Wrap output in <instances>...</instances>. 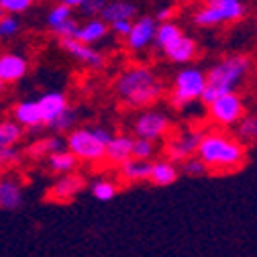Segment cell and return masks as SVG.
<instances>
[{
    "label": "cell",
    "mask_w": 257,
    "mask_h": 257,
    "mask_svg": "<svg viewBox=\"0 0 257 257\" xmlns=\"http://www.w3.org/2000/svg\"><path fill=\"white\" fill-rule=\"evenodd\" d=\"M116 94L126 104L143 108L153 104L162 96V82L149 68L137 66L120 74L116 80Z\"/></svg>",
    "instance_id": "6da1fadb"
},
{
    "label": "cell",
    "mask_w": 257,
    "mask_h": 257,
    "mask_svg": "<svg viewBox=\"0 0 257 257\" xmlns=\"http://www.w3.org/2000/svg\"><path fill=\"white\" fill-rule=\"evenodd\" d=\"M247 72H249V59L245 55H229L220 59L206 74V86L200 100L208 104L220 94L235 92V88L243 82Z\"/></svg>",
    "instance_id": "7a4b0ae2"
},
{
    "label": "cell",
    "mask_w": 257,
    "mask_h": 257,
    "mask_svg": "<svg viewBox=\"0 0 257 257\" xmlns=\"http://www.w3.org/2000/svg\"><path fill=\"white\" fill-rule=\"evenodd\" d=\"M196 153L208 170H235L245 162V147L233 137L220 133L202 135Z\"/></svg>",
    "instance_id": "3957f363"
},
{
    "label": "cell",
    "mask_w": 257,
    "mask_h": 257,
    "mask_svg": "<svg viewBox=\"0 0 257 257\" xmlns=\"http://www.w3.org/2000/svg\"><path fill=\"white\" fill-rule=\"evenodd\" d=\"M206 86V74L200 68H184L176 74L172 86V104L182 108L194 100H200V96Z\"/></svg>",
    "instance_id": "277c9868"
},
{
    "label": "cell",
    "mask_w": 257,
    "mask_h": 257,
    "mask_svg": "<svg viewBox=\"0 0 257 257\" xmlns=\"http://www.w3.org/2000/svg\"><path fill=\"white\" fill-rule=\"evenodd\" d=\"M243 0H206V5L196 11L194 23L200 27H216L222 23H235L243 19Z\"/></svg>",
    "instance_id": "5b68a950"
},
{
    "label": "cell",
    "mask_w": 257,
    "mask_h": 257,
    "mask_svg": "<svg viewBox=\"0 0 257 257\" xmlns=\"http://www.w3.org/2000/svg\"><path fill=\"white\" fill-rule=\"evenodd\" d=\"M66 143H68V151H72L80 162L98 164L104 159L106 145H102L98 139H96L92 128H76V131L70 133Z\"/></svg>",
    "instance_id": "8992f818"
},
{
    "label": "cell",
    "mask_w": 257,
    "mask_h": 257,
    "mask_svg": "<svg viewBox=\"0 0 257 257\" xmlns=\"http://www.w3.org/2000/svg\"><path fill=\"white\" fill-rule=\"evenodd\" d=\"M208 112L214 122H218L222 126H231L243 118L245 104L237 92H227V94L216 96L212 102H208Z\"/></svg>",
    "instance_id": "52a82bcc"
},
{
    "label": "cell",
    "mask_w": 257,
    "mask_h": 257,
    "mask_svg": "<svg viewBox=\"0 0 257 257\" xmlns=\"http://www.w3.org/2000/svg\"><path fill=\"white\" fill-rule=\"evenodd\" d=\"M170 126V120L166 114L157 112V110H145L141 112L137 118H135V124H133V131L137 137L141 139H147V141H159Z\"/></svg>",
    "instance_id": "ba28073f"
},
{
    "label": "cell",
    "mask_w": 257,
    "mask_h": 257,
    "mask_svg": "<svg viewBox=\"0 0 257 257\" xmlns=\"http://www.w3.org/2000/svg\"><path fill=\"white\" fill-rule=\"evenodd\" d=\"M155 29H157V19H155V17H149V15L139 17L137 21H133L131 31H128L126 37H124L126 47L133 49V51H143V49H147V47L153 43Z\"/></svg>",
    "instance_id": "9c48e42d"
},
{
    "label": "cell",
    "mask_w": 257,
    "mask_h": 257,
    "mask_svg": "<svg viewBox=\"0 0 257 257\" xmlns=\"http://www.w3.org/2000/svg\"><path fill=\"white\" fill-rule=\"evenodd\" d=\"M59 45L66 49L70 55H74L78 61L86 63V66H92V68H100L104 63V57L100 51H96L94 47L78 41L76 37H59Z\"/></svg>",
    "instance_id": "30bf717a"
},
{
    "label": "cell",
    "mask_w": 257,
    "mask_h": 257,
    "mask_svg": "<svg viewBox=\"0 0 257 257\" xmlns=\"http://www.w3.org/2000/svg\"><path fill=\"white\" fill-rule=\"evenodd\" d=\"M200 139H202V133H184L180 137L170 139V143L166 145L168 159H172V162H184L186 157L196 153Z\"/></svg>",
    "instance_id": "8fae6325"
},
{
    "label": "cell",
    "mask_w": 257,
    "mask_h": 257,
    "mask_svg": "<svg viewBox=\"0 0 257 257\" xmlns=\"http://www.w3.org/2000/svg\"><path fill=\"white\" fill-rule=\"evenodd\" d=\"M162 51H164V55H166L170 61H174V63H188V61H192V59L196 57L198 47H196V41H194V39L186 37V35L182 33V35L176 37L172 43H168Z\"/></svg>",
    "instance_id": "7c38bea8"
},
{
    "label": "cell",
    "mask_w": 257,
    "mask_h": 257,
    "mask_svg": "<svg viewBox=\"0 0 257 257\" xmlns=\"http://www.w3.org/2000/svg\"><path fill=\"white\" fill-rule=\"evenodd\" d=\"M27 74V59L17 53H5L0 55V80L5 84L19 82Z\"/></svg>",
    "instance_id": "4fadbf2b"
},
{
    "label": "cell",
    "mask_w": 257,
    "mask_h": 257,
    "mask_svg": "<svg viewBox=\"0 0 257 257\" xmlns=\"http://www.w3.org/2000/svg\"><path fill=\"white\" fill-rule=\"evenodd\" d=\"M133 139L131 137H126V135H120V137H112L110 143L106 145L104 149V157L108 159L110 164H124L126 159H131L133 157Z\"/></svg>",
    "instance_id": "5bb4252c"
},
{
    "label": "cell",
    "mask_w": 257,
    "mask_h": 257,
    "mask_svg": "<svg viewBox=\"0 0 257 257\" xmlns=\"http://www.w3.org/2000/svg\"><path fill=\"white\" fill-rule=\"evenodd\" d=\"M137 13H139V9L131 0H112V3H106V7L102 9L100 15H102V21H106L110 25V23L122 21V19L133 21V17Z\"/></svg>",
    "instance_id": "9a60e30c"
},
{
    "label": "cell",
    "mask_w": 257,
    "mask_h": 257,
    "mask_svg": "<svg viewBox=\"0 0 257 257\" xmlns=\"http://www.w3.org/2000/svg\"><path fill=\"white\" fill-rule=\"evenodd\" d=\"M15 118H17V122H19L21 126H29V128H37V126L45 124L37 100H25V102L17 104V108H15Z\"/></svg>",
    "instance_id": "2e32d148"
},
{
    "label": "cell",
    "mask_w": 257,
    "mask_h": 257,
    "mask_svg": "<svg viewBox=\"0 0 257 257\" xmlns=\"http://www.w3.org/2000/svg\"><path fill=\"white\" fill-rule=\"evenodd\" d=\"M84 188V180L78 176H63L61 180H57L53 184V188L49 190V196L53 200H72L78 192Z\"/></svg>",
    "instance_id": "e0dca14e"
},
{
    "label": "cell",
    "mask_w": 257,
    "mask_h": 257,
    "mask_svg": "<svg viewBox=\"0 0 257 257\" xmlns=\"http://www.w3.org/2000/svg\"><path fill=\"white\" fill-rule=\"evenodd\" d=\"M23 204V190L15 180L3 178L0 180V208L17 210Z\"/></svg>",
    "instance_id": "ac0fdd59"
},
{
    "label": "cell",
    "mask_w": 257,
    "mask_h": 257,
    "mask_svg": "<svg viewBox=\"0 0 257 257\" xmlns=\"http://www.w3.org/2000/svg\"><path fill=\"white\" fill-rule=\"evenodd\" d=\"M178 176H180V172L174 166V162H157V164H151V170H149L147 180L153 186L164 188V186H172L178 180Z\"/></svg>",
    "instance_id": "d6986e66"
},
{
    "label": "cell",
    "mask_w": 257,
    "mask_h": 257,
    "mask_svg": "<svg viewBox=\"0 0 257 257\" xmlns=\"http://www.w3.org/2000/svg\"><path fill=\"white\" fill-rule=\"evenodd\" d=\"M106 33H108V23L106 21H102V19H90L86 25L78 27L76 39L86 43V45H92L96 41H100Z\"/></svg>",
    "instance_id": "ffe728a7"
},
{
    "label": "cell",
    "mask_w": 257,
    "mask_h": 257,
    "mask_svg": "<svg viewBox=\"0 0 257 257\" xmlns=\"http://www.w3.org/2000/svg\"><path fill=\"white\" fill-rule=\"evenodd\" d=\"M37 102H39V108H41V114H43V122L45 124H49L63 108L68 106L66 96H63L61 92H49V94L41 96Z\"/></svg>",
    "instance_id": "44dd1931"
},
{
    "label": "cell",
    "mask_w": 257,
    "mask_h": 257,
    "mask_svg": "<svg viewBox=\"0 0 257 257\" xmlns=\"http://www.w3.org/2000/svg\"><path fill=\"white\" fill-rule=\"evenodd\" d=\"M118 168H120L122 180H126V182H141V180H147L149 170H151V164L145 162V159L131 157V159H126L124 164H120Z\"/></svg>",
    "instance_id": "7402d4cb"
},
{
    "label": "cell",
    "mask_w": 257,
    "mask_h": 257,
    "mask_svg": "<svg viewBox=\"0 0 257 257\" xmlns=\"http://www.w3.org/2000/svg\"><path fill=\"white\" fill-rule=\"evenodd\" d=\"M182 35V29L174 23V21H159L157 29H155V37H153V45L157 49H164L168 43H172L176 37Z\"/></svg>",
    "instance_id": "603a6c76"
},
{
    "label": "cell",
    "mask_w": 257,
    "mask_h": 257,
    "mask_svg": "<svg viewBox=\"0 0 257 257\" xmlns=\"http://www.w3.org/2000/svg\"><path fill=\"white\" fill-rule=\"evenodd\" d=\"M76 164H78V159H76V155L72 151L59 149V151L49 153V168L53 172H57V174H70L76 168Z\"/></svg>",
    "instance_id": "cb8c5ba5"
},
{
    "label": "cell",
    "mask_w": 257,
    "mask_h": 257,
    "mask_svg": "<svg viewBox=\"0 0 257 257\" xmlns=\"http://www.w3.org/2000/svg\"><path fill=\"white\" fill-rule=\"evenodd\" d=\"M23 135V126L17 120L0 122V147H15Z\"/></svg>",
    "instance_id": "d4e9b609"
},
{
    "label": "cell",
    "mask_w": 257,
    "mask_h": 257,
    "mask_svg": "<svg viewBox=\"0 0 257 257\" xmlns=\"http://www.w3.org/2000/svg\"><path fill=\"white\" fill-rule=\"evenodd\" d=\"M76 110L74 108H70V106H66V108H63L47 126L51 128V131H68V128H72L74 124H76Z\"/></svg>",
    "instance_id": "484cf974"
},
{
    "label": "cell",
    "mask_w": 257,
    "mask_h": 257,
    "mask_svg": "<svg viewBox=\"0 0 257 257\" xmlns=\"http://www.w3.org/2000/svg\"><path fill=\"white\" fill-rule=\"evenodd\" d=\"M92 196L100 202H108L116 196V186L112 182H106V180H98L92 184Z\"/></svg>",
    "instance_id": "4316f807"
},
{
    "label": "cell",
    "mask_w": 257,
    "mask_h": 257,
    "mask_svg": "<svg viewBox=\"0 0 257 257\" xmlns=\"http://www.w3.org/2000/svg\"><path fill=\"white\" fill-rule=\"evenodd\" d=\"M239 137L245 143H257V114H249L241 120Z\"/></svg>",
    "instance_id": "83f0119b"
},
{
    "label": "cell",
    "mask_w": 257,
    "mask_h": 257,
    "mask_svg": "<svg viewBox=\"0 0 257 257\" xmlns=\"http://www.w3.org/2000/svg\"><path fill=\"white\" fill-rule=\"evenodd\" d=\"M182 170H184V174L186 176H194V178H198V176H204L206 172H208V166L202 162L200 157H186L184 162H182Z\"/></svg>",
    "instance_id": "f1b7e54d"
},
{
    "label": "cell",
    "mask_w": 257,
    "mask_h": 257,
    "mask_svg": "<svg viewBox=\"0 0 257 257\" xmlns=\"http://www.w3.org/2000/svg\"><path fill=\"white\" fill-rule=\"evenodd\" d=\"M70 17H72V9L61 3V5H57V7H53V9L49 11V15H47V25L53 29V27H57L59 23H63V21L70 19Z\"/></svg>",
    "instance_id": "f546056e"
},
{
    "label": "cell",
    "mask_w": 257,
    "mask_h": 257,
    "mask_svg": "<svg viewBox=\"0 0 257 257\" xmlns=\"http://www.w3.org/2000/svg\"><path fill=\"white\" fill-rule=\"evenodd\" d=\"M131 153L135 159H145L147 162V159H151V155H153V143L137 137V139H133V151Z\"/></svg>",
    "instance_id": "4dcf8cb0"
},
{
    "label": "cell",
    "mask_w": 257,
    "mask_h": 257,
    "mask_svg": "<svg viewBox=\"0 0 257 257\" xmlns=\"http://www.w3.org/2000/svg\"><path fill=\"white\" fill-rule=\"evenodd\" d=\"M78 21H74L72 17L70 19H66L63 23H59L57 27H53L51 31L57 35V37H76V33H78Z\"/></svg>",
    "instance_id": "1f68e13d"
},
{
    "label": "cell",
    "mask_w": 257,
    "mask_h": 257,
    "mask_svg": "<svg viewBox=\"0 0 257 257\" xmlns=\"http://www.w3.org/2000/svg\"><path fill=\"white\" fill-rule=\"evenodd\" d=\"M17 29H19V21L13 15H3L0 17V39L15 35Z\"/></svg>",
    "instance_id": "d6a6232c"
},
{
    "label": "cell",
    "mask_w": 257,
    "mask_h": 257,
    "mask_svg": "<svg viewBox=\"0 0 257 257\" xmlns=\"http://www.w3.org/2000/svg\"><path fill=\"white\" fill-rule=\"evenodd\" d=\"M106 3H108V0H84V3L80 5V9H82V13L86 17H94V15H100L102 13V9L106 7Z\"/></svg>",
    "instance_id": "836d02e7"
},
{
    "label": "cell",
    "mask_w": 257,
    "mask_h": 257,
    "mask_svg": "<svg viewBox=\"0 0 257 257\" xmlns=\"http://www.w3.org/2000/svg\"><path fill=\"white\" fill-rule=\"evenodd\" d=\"M33 0H0V9L7 13H23L31 7Z\"/></svg>",
    "instance_id": "e575fe53"
},
{
    "label": "cell",
    "mask_w": 257,
    "mask_h": 257,
    "mask_svg": "<svg viewBox=\"0 0 257 257\" xmlns=\"http://www.w3.org/2000/svg\"><path fill=\"white\" fill-rule=\"evenodd\" d=\"M19 157H21V155H19V151H17L15 147H0V170L17 164Z\"/></svg>",
    "instance_id": "d590c367"
},
{
    "label": "cell",
    "mask_w": 257,
    "mask_h": 257,
    "mask_svg": "<svg viewBox=\"0 0 257 257\" xmlns=\"http://www.w3.org/2000/svg\"><path fill=\"white\" fill-rule=\"evenodd\" d=\"M59 149H63V141L61 139H55V137H51V139H45V141H39V145L35 147V153H53V151H59Z\"/></svg>",
    "instance_id": "8d00e7d4"
},
{
    "label": "cell",
    "mask_w": 257,
    "mask_h": 257,
    "mask_svg": "<svg viewBox=\"0 0 257 257\" xmlns=\"http://www.w3.org/2000/svg\"><path fill=\"white\" fill-rule=\"evenodd\" d=\"M131 25H133V21H128V19H122V21H114V23H110V31L114 35H118V37H126V33L131 31Z\"/></svg>",
    "instance_id": "74e56055"
},
{
    "label": "cell",
    "mask_w": 257,
    "mask_h": 257,
    "mask_svg": "<svg viewBox=\"0 0 257 257\" xmlns=\"http://www.w3.org/2000/svg\"><path fill=\"white\" fill-rule=\"evenodd\" d=\"M92 133L96 135V139H98L102 145H108V143H110V139L114 137V135L108 131V128H104V126H94V128H92Z\"/></svg>",
    "instance_id": "f35d334b"
},
{
    "label": "cell",
    "mask_w": 257,
    "mask_h": 257,
    "mask_svg": "<svg viewBox=\"0 0 257 257\" xmlns=\"http://www.w3.org/2000/svg\"><path fill=\"white\" fill-rule=\"evenodd\" d=\"M170 17H172V9H162V11L157 13V19L159 21H168Z\"/></svg>",
    "instance_id": "ab89813d"
},
{
    "label": "cell",
    "mask_w": 257,
    "mask_h": 257,
    "mask_svg": "<svg viewBox=\"0 0 257 257\" xmlns=\"http://www.w3.org/2000/svg\"><path fill=\"white\" fill-rule=\"evenodd\" d=\"M66 7H70V9H80V5L84 3V0H61Z\"/></svg>",
    "instance_id": "60d3db41"
},
{
    "label": "cell",
    "mask_w": 257,
    "mask_h": 257,
    "mask_svg": "<svg viewBox=\"0 0 257 257\" xmlns=\"http://www.w3.org/2000/svg\"><path fill=\"white\" fill-rule=\"evenodd\" d=\"M3 88H5V82H3V80H0V92H3Z\"/></svg>",
    "instance_id": "b9f144b4"
},
{
    "label": "cell",
    "mask_w": 257,
    "mask_h": 257,
    "mask_svg": "<svg viewBox=\"0 0 257 257\" xmlns=\"http://www.w3.org/2000/svg\"><path fill=\"white\" fill-rule=\"evenodd\" d=\"M3 15H5V11H3V9H0V17H3Z\"/></svg>",
    "instance_id": "7bdbcfd3"
}]
</instances>
